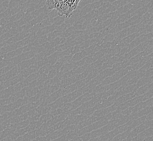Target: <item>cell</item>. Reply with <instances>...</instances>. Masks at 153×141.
<instances>
[{
	"label": "cell",
	"mask_w": 153,
	"mask_h": 141,
	"mask_svg": "<svg viewBox=\"0 0 153 141\" xmlns=\"http://www.w3.org/2000/svg\"><path fill=\"white\" fill-rule=\"evenodd\" d=\"M79 2L80 0H48L46 1V5L48 9H56L60 16L65 15L66 17L70 18Z\"/></svg>",
	"instance_id": "6da1fadb"
}]
</instances>
